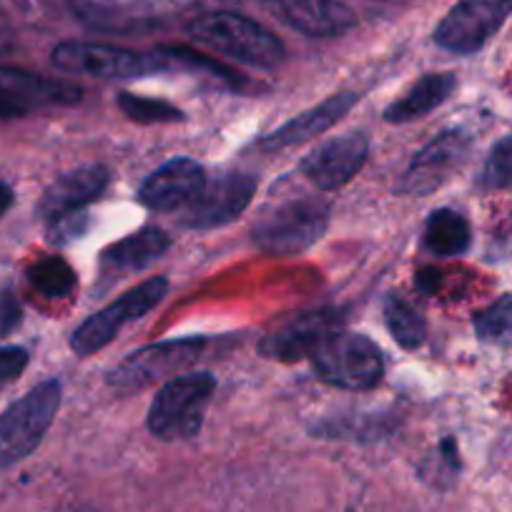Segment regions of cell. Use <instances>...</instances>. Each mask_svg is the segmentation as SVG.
<instances>
[{
	"label": "cell",
	"instance_id": "cell-1",
	"mask_svg": "<svg viewBox=\"0 0 512 512\" xmlns=\"http://www.w3.org/2000/svg\"><path fill=\"white\" fill-rule=\"evenodd\" d=\"M186 33L196 46L251 68H277L287 58L284 43L272 31L239 13H206L191 21Z\"/></svg>",
	"mask_w": 512,
	"mask_h": 512
},
{
	"label": "cell",
	"instance_id": "cell-2",
	"mask_svg": "<svg viewBox=\"0 0 512 512\" xmlns=\"http://www.w3.org/2000/svg\"><path fill=\"white\" fill-rule=\"evenodd\" d=\"M329 226V204L322 199H292L272 206L251 229L256 249L269 256H297L312 249Z\"/></svg>",
	"mask_w": 512,
	"mask_h": 512
},
{
	"label": "cell",
	"instance_id": "cell-3",
	"mask_svg": "<svg viewBox=\"0 0 512 512\" xmlns=\"http://www.w3.org/2000/svg\"><path fill=\"white\" fill-rule=\"evenodd\" d=\"M63 387L46 379L0 415V472H8L41 445L61 407Z\"/></svg>",
	"mask_w": 512,
	"mask_h": 512
},
{
	"label": "cell",
	"instance_id": "cell-4",
	"mask_svg": "<svg viewBox=\"0 0 512 512\" xmlns=\"http://www.w3.org/2000/svg\"><path fill=\"white\" fill-rule=\"evenodd\" d=\"M309 359L319 377L339 390L364 392L382 382V352L364 334L334 329L314 347Z\"/></svg>",
	"mask_w": 512,
	"mask_h": 512
},
{
	"label": "cell",
	"instance_id": "cell-5",
	"mask_svg": "<svg viewBox=\"0 0 512 512\" xmlns=\"http://www.w3.org/2000/svg\"><path fill=\"white\" fill-rule=\"evenodd\" d=\"M216 390L211 372H186L171 377L156 392L146 415V427L159 440H181L194 437L201 430L204 410Z\"/></svg>",
	"mask_w": 512,
	"mask_h": 512
},
{
	"label": "cell",
	"instance_id": "cell-6",
	"mask_svg": "<svg viewBox=\"0 0 512 512\" xmlns=\"http://www.w3.org/2000/svg\"><path fill=\"white\" fill-rule=\"evenodd\" d=\"M166 294H169V279L166 277H151L139 287L128 289L116 302H111L101 312L91 314L86 322L78 324L76 332L71 334V352L78 357L101 352L126 324L146 317L151 309L159 307Z\"/></svg>",
	"mask_w": 512,
	"mask_h": 512
},
{
	"label": "cell",
	"instance_id": "cell-7",
	"mask_svg": "<svg viewBox=\"0 0 512 512\" xmlns=\"http://www.w3.org/2000/svg\"><path fill=\"white\" fill-rule=\"evenodd\" d=\"M51 63L63 73L93 78H144L171 68L159 51L146 56V53L106 46V43L78 41H66L53 48Z\"/></svg>",
	"mask_w": 512,
	"mask_h": 512
},
{
	"label": "cell",
	"instance_id": "cell-8",
	"mask_svg": "<svg viewBox=\"0 0 512 512\" xmlns=\"http://www.w3.org/2000/svg\"><path fill=\"white\" fill-rule=\"evenodd\" d=\"M206 347H209L206 337L169 339V342L149 344V347L128 354L121 364H116L106 374V384L116 392L144 390L156 379H164L194 364L206 352Z\"/></svg>",
	"mask_w": 512,
	"mask_h": 512
},
{
	"label": "cell",
	"instance_id": "cell-9",
	"mask_svg": "<svg viewBox=\"0 0 512 512\" xmlns=\"http://www.w3.org/2000/svg\"><path fill=\"white\" fill-rule=\"evenodd\" d=\"M472 149V136L465 128H447L430 144L422 146L397 181V191L405 196H427L445 186L455 171L462 169Z\"/></svg>",
	"mask_w": 512,
	"mask_h": 512
},
{
	"label": "cell",
	"instance_id": "cell-10",
	"mask_svg": "<svg viewBox=\"0 0 512 512\" xmlns=\"http://www.w3.org/2000/svg\"><path fill=\"white\" fill-rule=\"evenodd\" d=\"M512 16V0H460L435 28V43L450 53H477Z\"/></svg>",
	"mask_w": 512,
	"mask_h": 512
},
{
	"label": "cell",
	"instance_id": "cell-11",
	"mask_svg": "<svg viewBox=\"0 0 512 512\" xmlns=\"http://www.w3.org/2000/svg\"><path fill=\"white\" fill-rule=\"evenodd\" d=\"M254 194L256 176L224 174L214 181H206L204 189L194 196V201L184 206L179 221L184 229L191 231L221 229L249 209Z\"/></svg>",
	"mask_w": 512,
	"mask_h": 512
},
{
	"label": "cell",
	"instance_id": "cell-12",
	"mask_svg": "<svg viewBox=\"0 0 512 512\" xmlns=\"http://www.w3.org/2000/svg\"><path fill=\"white\" fill-rule=\"evenodd\" d=\"M369 154L364 134H344L317 146L302 159V174L322 191H337L347 186L362 171Z\"/></svg>",
	"mask_w": 512,
	"mask_h": 512
},
{
	"label": "cell",
	"instance_id": "cell-13",
	"mask_svg": "<svg viewBox=\"0 0 512 512\" xmlns=\"http://www.w3.org/2000/svg\"><path fill=\"white\" fill-rule=\"evenodd\" d=\"M342 312L339 309H314V312L297 314L294 319L284 322L274 332L262 339L259 349L267 359L277 362H299L309 357L319 342L334 329H342Z\"/></svg>",
	"mask_w": 512,
	"mask_h": 512
},
{
	"label": "cell",
	"instance_id": "cell-14",
	"mask_svg": "<svg viewBox=\"0 0 512 512\" xmlns=\"http://www.w3.org/2000/svg\"><path fill=\"white\" fill-rule=\"evenodd\" d=\"M108 181H111V171L101 164H88L66 171L43 191L36 209L38 216L53 224L63 216L78 214L106 191Z\"/></svg>",
	"mask_w": 512,
	"mask_h": 512
},
{
	"label": "cell",
	"instance_id": "cell-15",
	"mask_svg": "<svg viewBox=\"0 0 512 512\" xmlns=\"http://www.w3.org/2000/svg\"><path fill=\"white\" fill-rule=\"evenodd\" d=\"M206 171L204 166L196 164L194 159L166 161L164 166L154 171L149 179L141 184L139 201L151 211H176L184 209L194 201V196L204 189Z\"/></svg>",
	"mask_w": 512,
	"mask_h": 512
},
{
	"label": "cell",
	"instance_id": "cell-16",
	"mask_svg": "<svg viewBox=\"0 0 512 512\" xmlns=\"http://www.w3.org/2000/svg\"><path fill=\"white\" fill-rule=\"evenodd\" d=\"M359 101L357 93H337V96L327 98L319 106L309 108V111L299 113V116L289 118L287 123H282L279 128H274L272 134H267L259 144L262 151H282L292 149V146L304 144V141L314 139V136L324 134L337 121H342L349 111H352L354 103Z\"/></svg>",
	"mask_w": 512,
	"mask_h": 512
},
{
	"label": "cell",
	"instance_id": "cell-17",
	"mask_svg": "<svg viewBox=\"0 0 512 512\" xmlns=\"http://www.w3.org/2000/svg\"><path fill=\"white\" fill-rule=\"evenodd\" d=\"M0 93L18 106H76L83 91L68 81L38 76L23 68L0 66Z\"/></svg>",
	"mask_w": 512,
	"mask_h": 512
},
{
	"label": "cell",
	"instance_id": "cell-18",
	"mask_svg": "<svg viewBox=\"0 0 512 512\" xmlns=\"http://www.w3.org/2000/svg\"><path fill=\"white\" fill-rule=\"evenodd\" d=\"M284 21L312 38H332L352 31L357 16L339 0H277Z\"/></svg>",
	"mask_w": 512,
	"mask_h": 512
},
{
	"label": "cell",
	"instance_id": "cell-19",
	"mask_svg": "<svg viewBox=\"0 0 512 512\" xmlns=\"http://www.w3.org/2000/svg\"><path fill=\"white\" fill-rule=\"evenodd\" d=\"M169 249L171 236L164 229L146 226V229H139L136 234L108 246L101 256V264L106 269H116V272H141L156 259H161Z\"/></svg>",
	"mask_w": 512,
	"mask_h": 512
},
{
	"label": "cell",
	"instance_id": "cell-20",
	"mask_svg": "<svg viewBox=\"0 0 512 512\" xmlns=\"http://www.w3.org/2000/svg\"><path fill=\"white\" fill-rule=\"evenodd\" d=\"M457 88L455 73H427L422 76L410 91L402 98H397L395 103L384 108V121L387 123H410L417 118L427 116L430 111H435L437 106L447 101L452 96V91Z\"/></svg>",
	"mask_w": 512,
	"mask_h": 512
},
{
	"label": "cell",
	"instance_id": "cell-21",
	"mask_svg": "<svg viewBox=\"0 0 512 512\" xmlns=\"http://www.w3.org/2000/svg\"><path fill=\"white\" fill-rule=\"evenodd\" d=\"M422 244L432 256H442V259L462 256L472 246L470 221L455 209L432 211L427 216Z\"/></svg>",
	"mask_w": 512,
	"mask_h": 512
},
{
	"label": "cell",
	"instance_id": "cell-22",
	"mask_svg": "<svg viewBox=\"0 0 512 512\" xmlns=\"http://www.w3.org/2000/svg\"><path fill=\"white\" fill-rule=\"evenodd\" d=\"M384 324L390 329L392 339L402 349H407V352L422 347V342L427 337V324L420 317V312L412 309L405 299L395 297V294L384 299Z\"/></svg>",
	"mask_w": 512,
	"mask_h": 512
},
{
	"label": "cell",
	"instance_id": "cell-23",
	"mask_svg": "<svg viewBox=\"0 0 512 512\" xmlns=\"http://www.w3.org/2000/svg\"><path fill=\"white\" fill-rule=\"evenodd\" d=\"M28 282L41 297L63 299L76 289V272L61 256H43L28 267Z\"/></svg>",
	"mask_w": 512,
	"mask_h": 512
},
{
	"label": "cell",
	"instance_id": "cell-24",
	"mask_svg": "<svg viewBox=\"0 0 512 512\" xmlns=\"http://www.w3.org/2000/svg\"><path fill=\"white\" fill-rule=\"evenodd\" d=\"M472 327L480 342L512 344V294H505L472 319Z\"/></svg>",
	"mask_w": 512,
	"mask_h": 512
},
{
	"label": "cell",
	"instance_id": "cell-25",
	"mask_svg": "<svg viewBox=\"0 0 512 512\" xmlns=\"http://www.w3.org/2000/svg\"><path fill=\"white\" fill-rule=\"evenodd\" d=\"M118 108L126 113L131 121L141 123V126H151V123H176L184 121V111L171 103L159 101V98H146V96H136V93H118Z\"/></svg>",
	"mask_w": 512,
	"mask_h": 512
},
{
	"label": "cell",
	"instance_id": "cell-26",
	"mask_svg": "<svg viewBox=\"0 0 512 512\" xmlns=\"http://www.w3.org/2000/svg\"><path fill=\"white\" fill-rule=\"evenodd\" d=\"M480 189L485 191H500L510 189L512 186V131L502 141H497L492 146V151L487 154L485 166L480 171V179H477Z\"/></svg>",
	"mask_w": 512,
	"mask_h": 512
},
{
	"label": "cell",
	"instance_id": "cell-27",
	"mask_svg": "<svg viewBox=\"0 0 512 512\" xmlns=\"http://www.w3.org/2000/svg\"><path fill=\"white\" fill-rule=\"evenodd\" d=\"M159 53L166 58V61H169V66H186V68H199V71H209V73H214L216 78H221V81L231 83V86H239L241 83L239 73H234L231 68L221 66V63L211 61L209 56H201V53L189 51V48L166 46V48H159Z\"/></svg>",
	"mask_w": 512,
	"mask_h": 512
},
{
	"label": "cell",
	"instance_id": "cell-28",
	"mask_svg": "<svg viewBox=\"0 0 512 512\" xmlns=\"http://www.w3.org/2000/svg\"><path fill=\"white\" fill-rule=\"evenodd\" d=\"M28 367V352L23 347H0V390L8 387L11 382H16L23 374V369Z\"/></svg>",
	"mask_w": 512,
	"mask_h": 512
},
{
	"label": "cell",
	"instance_id": "cell-29",
	"mask_svg": "<svg viewBox=\"0 0 512 512\" xmlns=\"http://www.w3.org/2000/svg\"><path fill=\"white\" fill-rule=\"evenodd\" d=\"M86 229H88V216L81 214V211L71 216H63V219L53 221L51 224V241L53 244H68V241L86 234Z\"/></svg>",
	"mask_w": 512,
	"mask_h": 512
},
{
	"label": "cell",
	"instance_id": "cell-30",
	"mask_svg": "<svg viewBox=\"0 0 512 512\" xmlns=\"http://www.w3.org/2000/svg\"><path fill=\"white\" fill-rule=\"evenodd\" d=\"M18 322H21V307L11 294H3L0 297V334H8Z\"/></svg>",
	"mask_w": 512,
	"mask_h": 512
},
{
	"label": "cell",
	"instance_id": "cell-31",
	"mask_svg": "<svg viewBox=\"0 0 512 512\" xmlns=\"http://www.w3.org/2000/svg\"><path fill=\"white\" fill-rule=\"evenodd\" d=\"M442 282V274L437 272V269H420V272L415 274V287L420 289L422 294H435L437 287H440Z\"/></svg>",
	"mask_w": 512,
	"mask_h": 512
},
{
	"label": "cell",
	"instance_id": "cell-32",
	"mask_svg": "<svg viewBox=\"0 0 512 512\" xmlns=\"http://www.w3.org/2000/svg\"><path fill=\"white\" fill-rule=\"evenodd\" d=\"M23 113H26V108L18 106L16 101H11V98L0 93V118H18Z\"/></svg>",
	"mask_w": 512,
	"mask_h": 512
},
{
	"label": "cell",
	"instance_id": "cell-33",
	"mask_svg": "<svg viewBox=\"0 0 512 512\" xmlns=\"http://www.w3.org/2000/svg\"><path fill=\"white\" fill-rule=\"evenodd\" d=\"M11 206H13V189L6 184V181H0V216L6 214Z\"/></svg>",
	"mask_w": 512,
	"mask_h": 512
}]
</instances>
